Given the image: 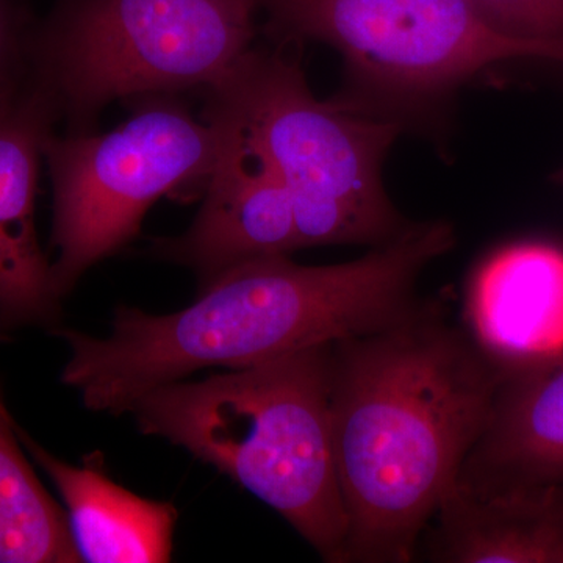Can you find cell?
<instances>
[{
	"mask_svg": "<svg viewBox=\"0 0 563 563\" xmlns=\"http://www.w3.org/2000/svg\"><path fill=\"white\" fill-rule=\"evenodd\" d=\"M58 124L54 106L31 81L0 102V336L60 317L35 213L44 144Z\"/></svg>",
	"mask_w": 563,
	"mask_h": 563,
	"instance_id": "obj_9",
	"label": "cell"
},
{
	"mask_svg": "<svg viewBox=\"0 0 563 563\" xmlns=\"http://www.w3.org/2000/svg\"><path fill=\"white\" fill-rule=\"evenodd\" d=\"M203 121L218 154L201 210L187 232L155 240L150 251L187 266L201 285L243 263L301 250L291 198L276 173L231 129Z\"/></svg>",
	"mask_w": 563,
	"mask_h": 563,
	"instance_id": "obj_8",
	"label": "cell"
},
{
	"mask_svg": "<svg viewBox=\"0 0 563 563\" xmlns=\"http://www.w3.org/2000/svg\"><path fill=\"white\" fill-rule=\"evenodd\" d=\"M0 399V563L81 562L65 510L41 485Z\"/></svg>",
	"mask_w": 563,
	"mask_h": 563,
	"instance_id": "obj_14",
	"label": "cell"
},
{
	"mask_svg": "<svg viewBox=\"0 0 563 563\" xmlns=\"http://www.w3.org/2000/svg\"><path fill=\"white\" fill-rule=\"evenodd\" d=\"M287 41H321L343 55L352 90L340 101L401 124V110L439 101L496 63H563V41L515 38L470 0H257Z\"/></svg>",
	"mask_w": 563,
	"mask_h": 563,
	"instance_id": "obj_7",
	"label": "cell"
},
{
	"mask_svg": "<svg viewBox=\"0 0 563 563\" xmlns=\"http://www.w3.org/2000/svg\"><path fill=\"white\" fill-rule=\"evenodd\" d=\"M488 24L515 38L563 41V0H470Z\"/></svg>",
	"mask_w": 563,
	"mask_h": 563,
	"instance_id": "obj_15",
	"label": "cell"
},
{
	"mask_svg": "<svg viewBox=\"0 0 563 563\" xmlns=\"http://www.w3.org/2000/svg\"><path fill=\"white\" fill-rule=\"evenodd\" d=\"M503 373L437 307L331 344L346 563H407L495 410Z\"/></svg>",
	"mask_w": 563,
	"mask_h": 563,
	"instance_id": "obj_2",
	"label": "cell"
},
{
	"mask_svg": "<svg viewBox=\"0 0 563 563\" xmlns=\"http://www.w3.org/2000/svg\"><path fill=\"white\" fill-rule=\"evenodd\" d=\"M203 98V120L235 132L287 188L301 250L380 246L409 228L383 184L398 122L320 101L298 62L252 47Z\"/></svg>",
	"mask_w": 563,
	"mask_h": 563,
	"instance_id": "obj_4",
	"label": "cell"
},
{
	"mask_svg": "<svg viewBox=\"0 0 563 563\" xmlns=\"http://www.w3.org/2000/svg\"><path fill=\"white\" fill-rule=\"evenodd\" d=\"M257 0H55L36 18L29 81L68 132L113 101L203 91L252 47Z\"/></svg>",
	"mask_w": 563,
	"mask_h": 563,
	"instance_id": "obj_5",
	"label": "cell"
},
{
	"mask_svg": "<svg viewBox=\"0 0 563 563\" xmlns=\"http://www.w3.org/2000/svg\"><path fill=\"white\" fill-rule=\"evenodd\" d=\"M22 2H25V0H22Z\"/></svg>",
	"mask_w": 563,
	"mask_h": 563,
	"instance_id": "obj_18",
	"label": "cell"
},
{
	"mask_svg": "<svg viewBox=\"0 0 563 563\" xmlns=\"http://www.w3.org/2000/svg\"><path fill=\"white\" fill-rule=\"evenodd\" d=\"M554 180L558 181V184H561L563 187V169H561V172L555 174Z\"/></svg>",
	"mask_w": 563,
	"mask_h": 563,
	"instance_id": "obj_17",
	"label": "cell"
},
{
	"mask_svg": "<svg viewBox=\"0 0 563 563\" xmlns=\"http://www.w3.org/2000/svg\"><path fill=\"white\" fill-rule=\"evenodd\" d=\"M433 533V561L563 563V488L472 492L454 485Z\"/></svg>",
	"mask_w": 563,
	"mask_h": 563,
	"instance_id": "obj_13",
	"label": "cell"
},
{
	"mask_svg": "<svg viewBox=\"0 0 563 563\" xmlns=\"http://www.w3.org/2000/svg\"><path fill=\"white\" fill-rule=\"evenodd\" d=\"M455 484L473 492L563 488V358L503 384Z\"/></svg>",
	"mask_w": 563,
	"mask_h": 563,
	"instance_id": "obj_12",
	"label": "cell"
},
{
	"mask_svg": "<svg viewBox=\"0 0 563 563\" xmlns=\"http://www.w3.org/2000/svg\"><path fill=\"white\" fill-rule=\"evenodd\" d=\"M128 121L107 133L55 131L44 144L54 191L51 277L68 296L96 263L139 235L163 196H203L218 141L176 95L133 99Z\"/></svg>",
	"mask_w": 563,
	"mask_h": 563,
	"instance_id": "obj_6",
	"label": "cell"
},
{
	"mask_svg": "<svg viewBox=\"0 0 563 563\" xmlns=\"http://www.w3.org/2000/svg\"><path fill=\"white\" fill-rule=\"evenodd\" d=\"M454 244L451 222L422 221L339 265H298L288 255L243 263L201 285L179 312L120 307L103 339L55 331L69 350L62 383L87 409L121 415L199 369L243 368L383 331L424 307L418 279Z\"/></svg>",
	"mask_w": 563,
	"mask_h": 563,
	"instance_id": "obj_1",
	"label": "cell"
},
{
	"mask_svg": "<svg viewBox=\"0 0 563 563\" xmlns=\"http://www.w3.org/2000/svg\"><path fill=\"white\" fill-rule=\"evenodd\" d=\"M36 18L22 0H0V102L29 81V44Z\"/></svg>",
	"mask_w": 563,
	"mask_h": 563,
	"instance_id": "obj_16",
	"label": "cell"
},
{
	"mask_svg": "<svg viewBox=\"0 0 563 563\" xmlns=\"http://www.w3.org/2000/svg\"><path fill=\"white\" fill-rule=\"evenodd\" d=\"M331 344L162 385L133 404L161 437L276 510L325 562L346 563L347 520L333 457Z\"/></svg>",
	"mask_w": 563,
	"mask_h": 563,
	"instance_id": "obj_3",
	"label": "cell"
},
{
	"mask_svg": "<svg viewBox=\"0 0 563 563\" xmlns=\"http://www.w3.org/2000/svg\"><path fill=\"white\" fill-rule=\"evenodd\" d=\"M22 446L51 477L66 506L69 531L81 562L158 563L173 555L177 510L113 483L101 455L76 466L44 450L16 426Z\"/></svg>",
	"mask_w": 563,
	"mask_h": 563,
	"instance_id": "obj_11",
	"label": "cell"
},
{
	"mask_svg": "<svg viewBox=\"0 0 563 563\" xmlns=\"http://www.w3.org/2000/svg\"><path fill=\"white\" fill-rule=\"evenodd\" d=\"M468 332L506 380L563 358V250L521 242L474 269L465 299Z\"/></svg>",
	"mask_w": 563,
	"mask_h": 563,
	"instance_id": "obj_10",
	"label": "cell"
}]
</instances>
